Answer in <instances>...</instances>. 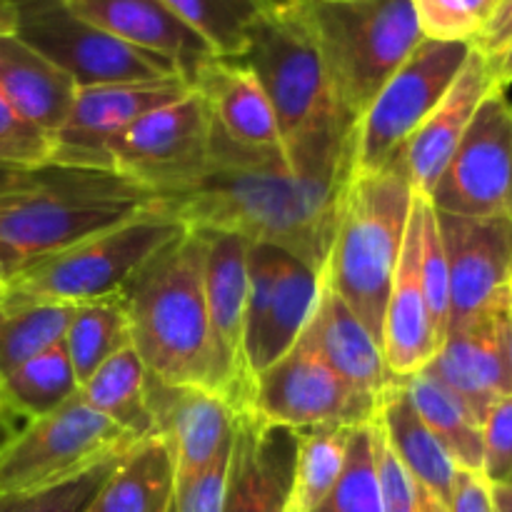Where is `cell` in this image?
<instances>
[{
  "instance_id": "1",
  "label": "cell",
  "mask_w": 512,
  "mask_h": 512,
  "mask_svg": "<svg viewBox=\"0 0 512 512\" xmlns=\"http://www.w3.org/2000/svg\"><path fill=\"white\" fill-rule=\"evenodd\" d=\"M348 180V170L295 173L283 155L243 150L215 130L208 168L155 205L188 230L240 235L323 273Z\"/></svg>"
},
{
  "instance_id": "2",
  "label": "cell",
  "mask_w": 512,
  "mask_h": 512,
  "mask_svg": "<svg viewBox=\"0 0 512 512\" xmlns=\"http://www.w3.org/2000/svg\"><path fill=\"white\" fill-rule=\"evenodd\" d=\"M205 250L208 235L188 230L133 275L120 300L128 313L130 343L150 375L218 395L205 303Z\"/></svg>"
},
{
  "instance_id": "3",
  "label": "cell",
  "mask_w": 512,
  "mask_h": 512,
  "mask_svg": "<svg viewBox=\"0 0 512 512\" xmlns=\"http://www.w3.org/2000/svg\"><path fill=\"white\" fill-rule=\"evenodd\" d=\"M155 203L153 190L110 170L48 163L0 200V248L33 263L105 233Z\"/></svg>"
},
{
  "instance_id": "4",
  "label": "cell",
  "mask_w": 512,
  "mask_h": 512,
  "mask_svg": "<svg viewBox=\"0 0 512 512\" xmlns=\"http://www.w3.org/2000/svg\"><path fill=\"white\" fill-rule=\"evenodd\" d=\"M413 188L395 163L350 173L323 275L383 348V318L400 263Z\"/></svg>"
},
{
  "instance_id": "5",
  "label": "cell",
  "mask_w": 512,
  "mask_h": 512,
  "mask_svg": "<svg viewBox=\"0 0 512 512\" xmlns=\"http://www.w3.org/2000/svg\"><path fill=\"white\" fill-rule=\"evenodd\" d=\"M338 113L355 128L385 80L423 43L410 0H303Z\"/></svg>"
},
{
  "instance_id": "6",
  "label": "cell",
  "mask_w": 512,
  "mask_h": 512,
  "mask_svg": "<svg viewBox=\"0 0 512 512\" xmlns=\"http://www.w3.org/2000/svg\"><path fill=\"white\" fill-rule=\"evenodd\" d=\"M263 85L278 118L285 158L330 133H353L333 100L318 43L303 3L288 10H265L240 55Z\"/></svg>"
},
{
  "instance_id": "7",
  "label": "cell",
  "mask_w": 512,
  "mask_h": 512,
  "mask_svg": "<svg viewBox=\"0 0 512 512\" xmlns=\"http://www.w3.org/2000/svg\"><path fill=\"white\" fill-rule=\"evenodd\" d=\"M183 233L188 228L153 203L143 213L63 253L33 260L0 293L70 308L118 298L133 275Z\"/></svg>"
},
{
  "instance_id": "8",
  "label": "cell",
  "mask_w": 512,
  "mask_h": 512,
  "mask_svg": "<svg viewBox=\"0 0 512 512\" xmlns=\"http://www.w3.org/2000/svg\"><path fill=\"white\" fill-rule=\"evenodd\" d=\"M138 438L75 395L63 408L25 425L0 453V493H30L70 483L120 458Z\"/></svg>"
},
{
  "instance_id": "9",
  "label": "cell",
  "mask_w": 512,
  "mask_h": 512,
  "mask_svg": "<svg viewBox=\"0 0 512 512\" xmlns=\"http://www.w3.org/2000/svg\"><path fill=\"white\" fill-rule=\"evenodd\" d=\"M473 45L423 40L385 80L353 133V173H375L398 158L463 70Z\"/></svg>"
},
{
  "instance_id": "10",
  "label": "cell",
  "mask_w": 512,
  "mask_h": 512,
  "mask_svg": "<svg viewBox=\"0 0 512 512\" xmlns=\"http://www.w3.org/2000/svg\"><path fill=\"white\" fill-rule=\"evenodd\" d=\"M13 8L15 35L73 78L78 88L180 75L170 60L105 33L73 13L65 0H13Z\"/></svg>"
},
{
  "instance_id": "11",
  "label": "cell",
  "mask_w": 512,
  "mask_h": 512,
  "mask_svg": "<svg viewBox=\"0 0 512 512\" xmlns=\"http://www.w3.org/2000/svg\"><path fill=\"white\" fill-rule=\"evenodd\" d=\"M213 115L203 95L190 90L185 98L153 110L130 125L108 150V170L155 195L193 183L213 153Z\"/></svg>"
},
{
  "instance_id": "12",
  "label": "cell",
  "mask_w": 512,
  "mask_h": 512,
  "mask_svg": "<svg viewBox=\"0 0 512 512\" xmlns=\"http://www.w3.org/2000/svg\"><path fill=\"white\" fill-rule=\"evenodd\" d=\"M378 410V400L350 388L303 340L255 378L253 413L293 433L358 428L373 423Z\"/></svg>"
},
{
  "instance_id": "13",
  "label": "cell",
  "mask_w": 512,
  "mask_h": 512,
  "mask_svg": "<svg viewBox=\"0 0 512 512\" xmlns=\"http://www.w3.org/2000/svg\"><path fill=\"white\" fill-rule=\"evenodd\" d=\"M428 198L438 213L512 218V103L503 85L480 103Z\"/></svg>"
},
{
  "instance_id": "14",
  "label": "cell",
  "mask_w": 512,
  "mask_h": 512,
  "mask_svg": "<svg viewBox=\"0 0 512 512\" xmlns=\"http://www.w3.org/2000/svg\"><path fill=\"white\" fill-rule=\"evenodd\" d=\"M320 273L270 245H250L245 358L253 378L283 358L308 325Z\"/></svg>"
},
{
  "instance_id": "15",
  "label": "cell",
  "mask_w": 512,
  "mask_h": 512,
  "mask_svg": "<svg viewBox=\"0 0 512 512\" xmlns=\"http://www.w3.org/2000/svg\"><path fill=\"white\" fill-rule=\"evenodd\" d=\"M193 85L180 75L78 88L63 128L53 135L50 163L108 170V150L130 125L185 98Z\"/></svg>"
},
{
  "instance_id": "16",
  "label": "cell",
  "mask_w": 512,
  "mask_h": 512,
  "mask_svg": "<svg viewBox=\"0 0 512 512\" xmlns=\"http://www.w3.org/2000/svg\"><path fill=\"white\" fill-rule=\"evenodd\" d=\"M425 373L458 395L480 423L500 398L512 395V288L450 328Z\"/></svg>"
},
{
  "instance_id": "17",
  "label": "cell",
  "mask_w": 512,
  "mask_h": 512,
  "mask_svg": "<svg viewBox=\"0 0 512 512\" xmlns=\"http://www.w3.org/2000/svg\"><path fill=\"white\" fill-rule=\"evenodd\" d=\"M205 250V303L213 340L218 395L235 413H253L255 378L245 358L250 243L240 235L208 233Z\"/></svg>"
},
{
  "instance_id": "18",
  "label": "cell",
  "mask_w": 512,
  "mask_h": 512,
  "mask_svg": "<svg viewBox=\"0 0 512 512\" xmlns=\"http://www.w3.org/2000/svg\"><path fill=\"white\" fill-rule=\"evenodd\" d=\"M435 215L448 260L450 330L512 288V218Z\"/></svg>"
},
{
  "instance_id": "19",
  "label": "cell",
  "mask_w": 512,
  "mask_h": 512,
  "mask_svg": "<svg viewBox=\"0 0 512 512\" xmlns=\"http://www.w3.org/2000/svg\"><path fill=\"white\" fill-rule=\"evenodd\" d=\"M145 403L158 438L175 458V483L193 478L233 443L238 413L218 395L145 375Z\"/></svg>"
},
{
  "instance_id": "20",
  "label": "cell",
  "mask_w": 512,
  "mask_h": 512,
  "mask_svg": "<svg viewBox=\"0 0 512 512\" xmlns=\"http://www.w3.org/2000/svg\"><path fill=\"white\" fill-rule=\"evenodd\" d=\"M498 85L500 83L495 80L493 65L488 63V58L480 50H470L463 70L450 85L445 98L435 105L433 113L410 135L398 158L393 160L403 170L415 193L430 195L440 173L463 140L465 130L473 123L480 103Z\"/></svg>"
},
{
  "instance_id": "21",
  "label": "cell",
  "mask_w": 512,
  "mask_h": 512,
  "mask_svg": "<svg viewBox=\"0 0 512 512\" xmlns=\"http://www.w3.org/2000/svg\"><path fill=\"white\" fill-rule=\"evenodd\" d=\"M298 433L240 413L230 448L223 512H285Z\"/></svg>"
},
{
  "instance_id": "22",
  "label": "cell",
  "mask_w": 512,
  "mask_h": 512,
  "mask_svg": "<svg viewBox=\"0 0 512 512\" xmlns=\"http://www.w3.org/2000/svg\"><path fill=\"white\" fill-rule=\"evenodd\" d=\"M298 340L313 348L350 388L378 403H383L385 395L400 383L385 365L383 348L375 343L373 335L343 303V298L330 288L323 273L313 315Z\"/></svg>"
},
{
  "instance_id": "23",
  "label": "cell",
  "mask_w": 512,
  "mask_h": 512,
  "mask_svg": "<svg viewBox=\"0 0 512 512\" xmlns=\"http://www.w3.org/2000/svg\"><path fill=\"white\" fill-rule=\"evenodd\" d=\"M190 85L195 93L203 95L215 130L225 140L243 150L285 158L275 110L248 65L240 60L213 58L193 75Z\"/></svg>"
},
{
  "instance_id": "24",
  "label": "cell",
  "mask_w": 512,
  "mask_h": 512,
  "mask_svg": "<svg viewBox=\"0 0 512 512\" xmlns=\"http://www.w3.org/2000/svg\"><path fill=\"white\" fill-rule=\"evenodd\" d=\"M73 13L98 25L123 43L160 55L178 68L185 80L218 58L203 38L180 23L160 0H65Z\"/></svg>"
},
{
  "instance_id": "25",
  "label": "cell",
  "mask_w": 512,
  "mask_h": 512,
  "mask_svg": "<svg viewBox=\"0 0 512 512\" xmlns=\"http://www.w3.org/2000/svg\"><path fill=\"white\" fill-rule=\"evenodd\" d=\"M440 338L430 318L418 265V220L410 205L403 253L390 285L383 318V358L395 380H405L433 363Z\"/></svg>"
},
{
  "instance_id": "26",
  "label": "cell",
  "mask_w": 512,
  "mask_h": 512,
  "mask_svg": "<svg viewBox=\"0 0 512 512\" xmlns=\"http://www.w3.org/2000/svg\"><path fill=\"white\" fill-rule=\"evenodd\" d=\"M0 95L53 140L73 108L78 85L15 33H0Z\"/></svg>"
},
{
  "instance_id": "27",
  "label": "cell",
  "mask_w": 512,
  "mask_h": 512,
  "mask_svg": "<svg viewBox=\"0 0 512 512\" xmlns=\"http://www.w3.org/2000/svg\"><path fill=\"white\" fill-rule=\"evenodd\" d=\"M175 458L158 435L125 450L85 512H170Z\"/></svg>"
},
{
  "instance_id": "28",
  "label": "cell",
  "mask_w": 512,
  "mask_h": 512,
  "mask_svg": "<svg viewBox=\"0 0 512 512\" xmlns=\"http://www.w3.org/2000/svg\"><path fill=\"white\" fill-rule=\"evenodd\" d=\"M375 423L383 430L385 443L390 445L400 465L423 488H428L440 503L450 508L460 470L448 455V450L438 443V438L430 433L428 425L415 413L408 395H405L403 383H398L385 395Z\"/></svg>"
},
{
  "instance_id": "29",
  "label": "cell",
  "mask_w": 512,
  "mask_h": 512,
  "mask_svg": "<svg viewBox=\"0 0 512 512\" xmlns=\"http://www.w3.org/2000/svg\"><path fill=\"white\" fill-rule=\"evenodd\" d=\"M80 390L63 340L0 378V415L15 430L63 408Z\"/></svg>"
},
{
  "instance_id": "30",
  "label": "cell",
  "mask_w": 512,
  "mask_h": 512,
  "mask_svg": "<svg viewBox=\"0 0 512 512\" xmlns=\"http://www.w3.org/2000/svg\"><path fill=\"white\" fill-rule=\"evenodd\" d=\"M400 383L415 413L448 450L458 470L483 473V423L470 413L468 405L425 370Z\"/></svg>"
},
{
  "instance_id": "31",
  "label": "cell",
  "mask_w": 512,
  "mask_h": 512,
  "mask_svg": "<svg viewBox=\"0 0 512 512\" xmlns=\"http://www.w3.org/2000/svg\"><path fill=\"white\" fill-rule=\"evenodd\" d=\"M145 375L148 370L143 360L133 345H128L80 385L78 398L133 438H153L155 428L145 403Z\"/></svg>"
},
{
  "instance_id": "32",
  "label": "cell",
  "mask_w": 512,
  "mask_h": 512,
  "mask_svg": "<svg viewBox=\"0 0 512 512\" xmlns=\"http://www.w3.org/2000/svg\"><path fill=\"white\" fill-rule=\"evenodd\" d=\"M63 345L78 385H83L115 353L133 345L128 313L120 295L75 305L65 328Z\"/></svg>"
},
{
  "instance_id": "33",
  "label": "cell",
  "mask_w": 512,
  "mask_h": 512,
  "mask_svg": "<svg viewBox=\"0 0 512 512\" xmlns=\"http://www.w3.org/2000/svg\"><path fill=\"white\" fill-rule=\"evenodd\" d=\"M353 428H315L298 433L293 478L285 512H315L340 480Z\"/></svg>"
},
{
  "instance_id": "34",
  "label": "cell",
  "mask_w": 512,
  "mask_h": 512,
  "mask_svg": "<svg viewBox=\"0 0 512 512\" xmlns=\"http://www.w3.org/2000/svg\"><path fill=\"white\" fill-rule=\"evenodd\" d=\"M73 308L0 293V378L60 343Z\"/></svg>"
},
{
  "instance_id": "35",
  "label": "cell",
  "mask_w": 512,
  "mask_h": 512,
  "mask_svg": "<svg viewBox=\"0 0 512 512\" xmlns=\"http://www.w3.org/2000/svg\"><path fill=\"white\" fill-rule=\"evenodd\" d=\"M175 18L208 43L218 58L238 60L265 5L260 0H160Z\"/></svg>"
},
{
  "instance_id": "36",
  "label": "cell",
  "mask_w": 512,
  "mask_h": 512,
  "mask_svg": "<svg viewBox=\"0 0 512 512\" xmlns=\"http://www.w3.org/2000/svg\"><path fill=\"white\" fill-rule=\"evenodd\" d=\"M315 512H383L373 423L353 428L343 475Z\"/></svg>"
},
{
  "instance_id": "37",
  "label": "cell",
  "mask_w": 512,
  "mask_h": 512,
  "mask_svg": "<svg viewBox=\"0 0 512 512\" xmlns=\"http://www.w3.org/2000/svg\"><path fill=\"white\" fill-rule=\"evenodd\" d=\"M413 213L418 220V265L420 280H423L425 300H428L430 318H433L435 333L440 343L448 335L450 325V278L448 260H445L443 238H440L438 215L428 195L413 190Z\"/></svg>"
},
{
  "instance_id": "38",
  "label": "cell",
  "mask_w": 512,
  "mask_h": 512,
  "mask_svg": "<svg viewBox=\"0 0 512 512\" xmlns=\"http://www.w3.org/2000/svg\"><path fill=\"white\" fill-rule=\"evenodd\" d=\"M410 5L425 40L473 45L498 0H410Z\"/></svg>"
},
{
  "instance_id": "39",
  "label": "cell",
  "mask_w": 512,
  "mask_h": 512,
  "mask_svg": "<svg viewBox=\"0 0 512 512\" xmlns=\"http://www.w3.org/2000/svg\"><path fill=\"white\" fill-rule=\"evenodd\" d=\"M120 458L100 463L98 468L88 470L80 478L53 485V488L30 490V493H0V512H85Z\"/></svg>"
},
{
  "instance_id": "40",
  "label": "cell",
  "mask_w": 512,
  "mask_h": 512,
  "mask_svg": "<svg viewBox=\"0 0 512 512\" xmlns=\"http://www.w3.org/2000/svg\"><path fill=\"white\" fill-rule=\"evenodd\" d=\"M375 425V460H378L380 495L383 512H450L448 505L440 503L428 488L418 483L408 470L400 465L390 445L385 443L383 430Z\"/></svg>"
},
{
  "instance_id": "41",
  "label": "cell",
  "mask_w": 512,
  "mask_h": 512,
  "mask_svg": "<svg viewBox=\"0 0 512 512\" xmlns=\"http://www.w3.org/2000/svg\"><path fill=\"white\" fill-rule=\"evenodd\" d=\"M53 140L20 118L0 95V168L35 170L50 163Z\"/></svg>"
},
{
  "instance_id": "42",
  "label": "cell",
  "mask_w": 512,
  "mask_h": 512,
  "mask_svg": "<svg viewBox=\"0 0 512 512\" xmlns=\"http://www.w3.org/2000/svg\"><path fill=\"white\" fill-rule=\"evenodd\" d=\"M230 448L225 445L200 473L175 483V495L170 512H223L225 488H228Z\"/></svg>"
},
{
  "instance_id": "43",
  "label": "cell",
  "mask_w": 512,
  "mask_h": 512,
  "mask_svg": "<svg viewBox=\"0 0 512 512\" xmlns=\"http://www.w3.org/2000/svg\"><path fill=\"white\" fill-rule=\"evenodd\" d=\"M488 485H512V395L483 418V473Z\"/></svg>"
},
{
  "instance_id": "44",
  "label": "cell",
  "mask_w": 512,
  "mask_h": 512,
  "mask_svg": "<svg viewBox=\"0 0 512 512\" xmlns=\"http://www.w3.org/2000/svg\"><path fill=\"white\" fill-rule=\"evenodd\" d=\"M473 48L480 50L490 65H495L508 53L512 48V0H498L488 25L478 35Z\"/></svg>"
},
{
  "instance_id": "45",
  "label": "cell",
  "mask_w": 512,
  "mask_h": 512,
  "mask_svg": "<svg viewBox=\"0 0 512 512\" xmlns=\"http://www.w3.org/2000/svg\"><path fill=\"white\" fill-rule=\"evenodd\" d=\"M450 512H495L493 498H490V485L485 483L483 475L460 470L458 480H455Z\"/></svg>"
},
{
  "instance_id": "46",
  "label": "cell",
  "mask_w": 512,
  "mask_h": 512,
  "mask_svg": "<svg viewBox=\"0 0 512 512\" xmlns=\"http://www.w3.org/2000/svg\"><path fill=\"white\" fill-rule=\"evenodd\" d=\"M30 180H33V170L0 168V200H5L8 195L23 190L25 185H30Z\"/></svg>"
},
{
  "instance_id": "47",
  "label": "cell",
  "mask_w": 512,
  "mask_h": 512,
  "mask_svg": "<svg viewBox=\"0 0 512 512\" xmlns=\"http://www.w3.org/2000/svg\"><path fill=\"white\" fill-rule=\"evenodd\" d=\"M25 260L20 258V255H15L13 250L8 248H0V290L5 288V285L10 283V280L15 278V275L20 273V270L25 268Z\"/></svg>"
},
{
  "instance_id": "48",
  "label": "cell",
  "mask_w": 512,
  "mask_h": 512,
  "mask_svg": "<svg viewBox=\"0 0 512 512\" xmlns=\"http://www.w3.org/2000/svg\"><path fill=\"white\" fill-rule=\"evenodd\" d=\"M495 512H512V485H490Z\"/></svg>"
},
{
  "instance_id": "49",
  "label": "cell",
  "mask_w": 512,
  "mask_h": 512,
  "mask_svg": "<svg viewBox=\"0 0 512 512\" xmlns=\"http://www.w3.org/2000/svg\"><path fill=\"white\" fill-rule=\"evenodd\" d=\"M493 73H495V80L508 90V85H512V48L493 65Z\"/></svg>"
},
{
  "instance_id": "50",
  "label": "cell",
  "mask_w": 512,
  "mask_h": 512,
  "mask_svg": "<svg viewBox=\"0 0 512 512\" xmlns=\"http://www.w3.org/2000/svg\"><path fill=\"white\" fill-rule=\"evenodd\" d=\"M0 33H15L13 0H0Z\"/></svg>"
},
{
  "instance_id": "51",
  "label": "cell",
  "mask_w": 512,
  "mask_h": 512,
  "mask_svg": "<svg viewBox=\"0 0 512 512\" xmlns=\"http://www.w3.org/2000/svg\"><path fill=\"white\" fill-rule=\"evenodd\" d=\"M15 435H18V430H15V425L8 423V420H5L3 415H0V453H3V450L8 448L10 440H13Z\"/></svg>"
},
{
  "instance_id": "52",
  "label": "cell",
  "mask_w": 512,
  "mask_h": 512,
  "mask_svg": "<svg viewBox=\"0 0 512 512\" xmlns=\"http://www.w3.org/2000/svg\"><path fill=\"white\" fill-rule=\"evenodd\" d=\"M260 3H263L268 10H288V8H295V5H300L303 0H260Z\"/></svg>"
}]
</instances>
